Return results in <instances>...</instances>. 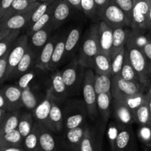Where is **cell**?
<instances>
[{"mask_svg": "<svg viewBox=\"0 0 151 151\" xmlns=\"http://www.w3.org/2000/svg\"><path fill=\"white\" fill-rule=\"evenodd\" d=\"M50 1V0H38V1H40V2H44V1Z\"/></svg>", "mask_w": 151, "mask_h": 151, "instance_id": "6125c7cd", "label": "cell"}, {"mask_svg": "<svg viewBox=\"0 0 151 151\" xmlns=\"http://www.w3.org/2000/svg\"><path fill=\"white\" fill-rule=\"evenodd\" d=\"M135 123L139 125H151V115L148 100H146L134 112Z\"/></svg>", "mask_w": 151, "mask_h": 151, "instance_id": "e575fe53", "label": "cell"}, {"mask_svg": "<svg viewBox=\"0 0 151 151\" xmlns=\"http://www.w3.org/2000/svg\"><path fill=\"white\" fill-rule=\"evenodd\" d=\"M53 100L54 96L52 91V88H50L47 91V94L44 100L38 103L37 107L32 112L35 122H38V124L49 130H50V114Z\"/></svg>", "mask_w": 151, "mask_h": 151, "instance_id": "8fae6325", "label": "cell"}, {"mask_svg": "<svg viewBox=\"0 0 151 151\" xmlns=\"http://www.w3.org/2000/svg\"><path fill=\"white\" fill-rule=\"evenodd\" d=\"M29 46V36L26 33L21 35L17 38L10 49L8 58V71H7V80L18 66L19 63L24 54Z\"/></svg>", "mask_w": 151, "mask_h": 151, "instance_id": "30bf717a", "label": "cell"}, {"mask_svg": "<svg viewBox=\"0 0 151 151\" xmlns=\"http://www.w3.org/2000/svg\"><path fill=\"white\" fill-rule=\"evenodd\" d=\"M134 148L135 136L131 125H121L116 143V151H134Z\"/></svg>", "mask_w": 151, "mask_h": 151, "instance_id": "ac0fdd59", "label": "cell"}, {"mask_svg": "<svg viewBox=\"0 0 151 151\" xmlns=\"http://www.w3.org/2000/svg\"><path fill=\"white\" fill-rule=\"evenodd\" d=\"M94 84L97 95L102 93H111L112 77L111 75L95 74Z\"/></svg>", "mask_w": 151, "mask_h": 151, "instance_id": "d6a6232c", "label": "cell"}, {"mask_svg": "<svg viewBox=\"0 0 151 151\" xmlns=\"http://www.w3.org/2000/svg\"><path fill=\"white\" fill-rule=\"evenodd\" d=\"M145 96L147 100H151V83L149 84L148 88H147V92L145 93Z\"/></svg>", "mask_w": 151, "mask_h": 151, "instance_id": "91938a15", "label": "cell"}, {"mask_svg": "<svg viewBox=\"0 0 151 151\" xmlns=\"http://www.w3.org/2000/svg\"><path fill=\"white\" fill-rule=\"evenodd\" d=\"M143 84L138 82L127 81L122 77L116 76L112 78L111 94L113 96H130L141 91Z\"/></svg>", "mask_w": 151, "mask_h": 151, "instance_id": "7c38bea8", "label": "cell"}, {"mask_svg": "<svg viewBox=\"0 0 151 151\" xmlns=\"http://www.w3.org/2000/svg\"><path fill=\"white\" fill-rule=\"evenodd\" d=\"M94 75L95 74L92 69L86 68L82 89L83 100L88 111V117L92 121L95 120L99 115L97 106V94L94 84Z\"/></svg>", "mask_w": 151, "mask_h": 151, "instance_id": "5b68a950", "label": "cell"}, {"mask_svg": "<svg viewBox=\"0 0 151 151\" xmlns=\"http://www.w3.org/2000/svg\"><path fill=\"white\" fill-rule=\"evenodd\" d=\"M88 122L78 128L63 132L62 145L67 151H79Z\"/></svg>", "mask_w": 151, "mask_h": 151, "instance_id": "4fadbf2b", "label": "cell"}, {"mask_svg": "<svg viewBox=\"0 0 151 151\" xmlns=\"http://www.w3.org/2000/svg\"><path fill=\"white\" fill-rule=\"evenodd\" d=\"M63 112V132L85 124L86 122V118L88 116L84 100L81 99H72L68 100L65 104Z\"/></svg>", "mask_w": 151, "mask_h": 151, "instance_id": "6da1fadb", "label": "cell"}, {"mask_svg": "<svg viewBox=\"0 0 151 151\" xmlns=\"http://www.w3.org/2000/svg\"><path fill=\"white\" fill-rule=\"evenodd\" d=\"M35 74L32 70L28 71L27 72L22 75V76L19 78V81H18L17 86L21 88L22 90L24 89L27 86H30V83L32 81L35 79Z\"/></svg>", "mask_w": 151, "mask_h": 151, "instance_id": "f907efd6", "label": "cell"}, {"mask_svg": "<svg viewBox=\"0 0 151 151\" xmlns=\"http://www.w3.org/2000/svg\"><path fill=\"white\" fill-rule=\"evenodd\" d=\"M111 0H94L96 4V7H97V15L99 16L102 10L109 4Z\"/></svg>", "mask_w": 151, "mask_h": 151, "instance_id": "db71d44e", "label": "cell"}, {"mask_svg": "<svg viewBox=\"0 0 151 151\" xmlns=\"http://www.w3.org/2000/svg\"><path fill=\"white\" fill-rule=\"evenodd\" d=\"M39 125L40 151H58L52 131Z\"/></svg>", "mask_w": 151, "mask_h": 151, "instance_id": "484cf974", "label": "cell"}, {"mask_svg": "<svg viewBox=\"0 0 151 151\" xmlns=\"http://www.w3.org/2000/svg\"><path fill=\"white\" fill-rule=\"evenodd\" d=\"M0 151H25L24 147H0Z\"/></svg>", "mask_w": 151, "mask_h": 151, "instance_id": "6f0895ef", "label": "cell"}, {"mask_svg": "<svg viewBox=\"0 0 151 151\" xmlns=\"http://www.w3.org/2000/svg\"><path fill=\"white\" fill-rule=\"evenodd\" d=\"M9 105L10 111L20 110L24 107L22 100V90L18 86L7 85L1 89Z\"/></svg>", "mask_w": 151, "mask_h": 151, "instance_id": "ffe728a7", "label": "cell"}, {"mask_svg": "<svg viewBox=\"0 0 151 151\" xmlns=\"http://www.w3.org/2000/svg\"><path fill=\"white\" fill-rule=\"evenodd\" d=\"M71 7L72 6L68 3L66 0L58 1L51 20V23L52 24L54 29L60 27L69 18L71 13Z\"/></svg>", "mask_w": 151, "mask_h": 151, "instance_id": "cb8c5ba5", "label": "cell"}, {"mask_svg": "<svg viewBox=\"0 0 151 151\" xmlns=\"http://www.w3.org/2000/svg\"><path fill=\"white\" fill-rule=\"evenodd\" d=\"M98 27V24H94L90 27L81 45L78 57L80 63L88 69H93L94 58L100 52Z\"/></svg>", "mask_w": 151, "mask_h": 151, "instance_id": "3957f363", "label": "cell"}, {"mask_svg": "<svg viewBox=\"0 0 151 151\" xmlns=\"http://www.w3.org/2000/svg\"><path fill=\"white\" fill-rule=\"evenodd\" d=\"M137 137L144 151H151V125H139Z\"/></svg>", "mask_w": 151, "mask_h": 151, "instance_id": "b9f144b4", "label": "cell"}, {"mask_svg": "<svg viewBox=\"0 0 151 151\" xmlns=\"http://www.w3.org/2000/svg\"><path fill=\"white\" fill-rule=\"evenodd\" d=\"M31 1H32L33 2H35V1H38V0H31Z\"/></svg>", "mask_w": 151, "mask_h": 151, "instance_id": "be15d7a7", "label": "cell"}, {"mask_svg": "<svg viewBox=\"0 0 151 151\" xmlns=\"http://www.w3.org/2000/svg\"><path fill=\"white\" fill-rule=\"evenodd\" d=\"M55 0H50V1H44V2L40 3L39 5L38 6L35 10L34 11V13H32V16L31 17L30 20L28 22L27 24L26 25V27H24V30L27 32L29 30V29L32 28V27L44 16L46 13V12L48 10V9L50 8V6L55 2Z\"/></svg>", "mask_w": 151, "mask_h": 151, "instance_id": "74e56055", "label": "cell"}, {"mask_svg": "<svg viewBox=\"0 0 151 151\" xmlns=\"http://www.w3.org/2000/svg\"><path fill=\"white\" fill-rule=\"evenodd\" d=\"M126 48L129 54L131 64L138 74L140 82L143 85H146L151 78L149 74L147 60L142 50L136 47L129 40L127 41Z\"/></svg>", "mask_w": 151, "mask_h": 151, "instance_id": "8992f818", "label": "cell"}, {"mask_svg": "<svg viewBox=\"0 0 151 151\" xmlns=\"http://www.w3.org/2000/svg\"><path fill=\"white\" fill-rule=\"evenodd\" d=\"M38 57V53L35 52L33 50L29 47V46H28V49L26 53L23 56L22 60H20L13 73L11 74L9 79L16 78L19 77L20 78L22 75L27 72L28 71H30L32 67L36 66Z\"/></svg>", "mask_w": 151, "mask_h": 151, "instance_id": "d6986e66", "label": "cell"}, {"mask_svg": "<svg viewBox=\"0 0 151 151\" xmlns=\"http://www.w3.org/2000/svg\"><path fill=\"white\" fill-rule=\"evenodd\" d=\"M51 81L52 85L50 88H52L53 96L56 100L60 101V103H63L67 97H69V94L67 87L62 77L61 71L56 70L52 75Z\"/></svg>", "mask_w": 151, "mask_h": 151, "instance_id": "603a6c76", "label": "cell"}, {"mask_svg": "<svg viewBox=\"0 0 151 151\" xmlns=\"http://www.w3.org/2000/svg\"><path fill=\"white\" fill-rule=\"evenodd\" d=\"M22 29H14L12 30L7 36L0 41V57L4 55L6 52L13 45L15 41L20 36Z\"/></svg>", "mask_w": 151, "mask_h": 151, "instance_id": "f6af8a7d", "label": "cell"}, {"mask_svg": "<svg viewBox=\"0 0 151 151\" xmlns=\"http://www.w3.org/2000/svg\"><path fill=\"white\" fill-rule=\"evenodd\" d=\"M40 3V1H36L23 11L12 13L10 15H4L0 18V41L7 36L12 30L24 29L30 20L32 13Z\"/></svg>", "mask_w": 151, "mask_h": 151, "instance_id": "7a4b0ae2", "label": "cell"}, {"mask_svg": "<svg viewBox=\"0 0 151 151\" xmlns=\"http://www.w3.org/2000/svg\"><path fill=\"white\" fill-rule=\"evenodd\" d=\"M148 36H149V39H150V41H149V42L146 44L145 47H144L142 52L143 53H144L145 57L146 58V60H147L149 74H150V76L151 78V38L150 37V35H149V33H148Z\"/></svg>", "mask_w": 151, "mask_h": 151, "instance_id": "816d5d0a", "label": "cell"}, {"mask_svg": "<svg viewBox=\"0 0 151 151\" xmlns=\"http://www.w3.org/2000/svg\"><path fill=\"white\" fill-rule=\"evenodd\" d=\"M0 109L10 111L8 103H7V100H6L5 97L1 91H0Z\"/></svg>", "mask_w": 151, "mask_h": 151, "instance_id": "11a10c76", "label": "cell"}, {"mask_svg": "<svg viewBox=\"0 0 151 151\" xmlns=\"http://www.w3.org/2000/svg\"><path fill=\"white\" fill-rule=\"evenodd\" d=\"M24 147V138L18 129L0 136V147Z\"/></svg>", "mask_w": 151, "mask_h": 151, "instance_id": "f1b7e54d", "label": "cell"}, {"mask_svg": "<svg viewBox=\"0 0 151 151\" xmlns=\"http://www.w3.org/2000/svg\"><path fill=\"white\" fill-rule=\"evenodd\" d=\"M81 35V28L80 27H76L69 31L67 34L66 40V53L65 58L69 57L73 54L76 49L77 46L80 41Z\"/></svg>", "mask_w": 151, "mask_h": 151, "instance_id": "836d02e7", "label": "cell"}, {"mask_svg": "<svg viewBox=\"0 0 151 151\" xmlns=\"http://www.w3.org/2000/svg\"><path fill=\"white\" fill-rule=\"evenodd\" d=\"M66 36H67V34L66 33L59 36L57 44L55 47L49 70L53 71L57 69L58 66L60 64L62 60L65 59Z\"/></svg>", "mask_w": 151, "mask_h": 151, "instance_id": "4316f807", "label": "cell"}, {"mask_svg": "<svg viewBox=\"0 0 151 151\" xmlns=\"http://www.w3.org/2000/svg\"><path fill=\"white\" fill-rule=\"evenodd\" d=\"M145 31H137L131 29L128 38V40H129L132 44H134L136 47L142 51L146 44L150 41L148 32L147 33H145Z\"/></svg>", "mask_w": 151, "mask_h": 151, "instance_id": "60d3db41", "label": "cell"}, {"mask_svg": "<svg viewBox=\"0 0 151 151\" xmlns=\"http://www.w3.org/2000/svg\"><path fill=\"white\" fill-rule=\"evenodd\" d=\"M127 27H119L113 29V47H112L111 60L126 46L128 35L131 29Z\"/></svg>", "mask_w": 151, "mask_h": 151, "instance_id": "d4e9b609", "label": "cell"}, {"mask_svg": "<svg viewBox=\"0 0 151 151\" xmlns=\"http://www.w3.org/2000/svg\"><path fill=\"white\" fill-rule=\"evenodd\" d=\"M112 109L114 117L119 124L122 125H131L135 123L133 111L119 99L113 97Z\"/></svg>", "mask_w": 151, "mask_h": 151, "instance_id": "9a60e30c", "label": "cell"}, {"mask_svg": "<svg viewBox=\"0 0 151 151\" xmlns=\"http://www.w3.org/2000/svg\"><path fill=\"white\" fill-rule=\"evenodd\" d=\"M86 69V68L80 63L77 58H74L61 71L69 97L79 94L83 89Z\"/></svg>", "mask_w": 151, "mask_h": 151, "instance_id": "277c9868", "label": "cell"}, {"mask_svg": "<svg viewBox=\"0 0 151 151\" xmlns=\"http://www.w3.org/2000/svg\"><path fill=\"white\" fill-rule=\"evenodd\" d=\"M113 97H116L122 100L134 113L141 105H142L147 100L145 93L142 91L137 93L135 94L130 96H113Z\"/></svg>", "mask_w": 151, "mask_h": 151, "instance_id": "1f68e13d", "label": "cell"}, {"mask_svg": "<svg viewBox=\"0 0 151 151\" xmlns=\"http://www.w3.org/2000/svg\"><path fill=\"white\" fill-rule=\"evenodd\" d=\"M14 0H1L0 6V18L4 16V13L10 9Z\"/></svg>", "mask_w": 151, "mask_h": 151, "instance_id": "f5cc1de1", "label": "cell"}, {"mask_svg": "<svg viewBox=\"0 0 151 151\" xmlns=\"http://www.w3.org/2000/svg\"><path fill=\"white\" fill-rule=\"evenodd\" d=\"M93 69H94L96 74L111 76V60L109 56L100 52L94 58Z\"/></svg>", "mask_w": 151, "mask_h": 151, "instance_id": "f546056e", "label": "cell"}, {"mask_svg": "<svg viewBox=\"0 0 151 151\" xmlns=\"http://www.w3.org/2000/svg\"><path fill=\"white\" fill-rule=\"evenodd\" d=\"M147 30H151V4L148 13V19H147Z\"/></svg>", "mask_w": 151, "mask_h": 151, "instance_id": "680465c9", "label": "cell"}, {"mask_svg": "<svg viewBox=\"0 0 151 151\" xmlns=\"http://www.w3.org/2000/svg\"><path fill=\"white\" fill-rule=\"evenodd\" d=\"M151 0H134L131 29L137 31L147 30V19Z\"/></svg>", "mask_w": 151, "mask_h": 151, "instance_id": "9c48e42d", "label": "cell"}, {"mask_svg": "<svg viewBox=\"0 0 151 151\" xmlns=\"http://www.w3.org/2000/svg\"><path fill=\"white\" fill-rule=\"evenodd\" d=\"M20 115L21 112L19 110L7 112L4 120L0 123V136L18 129Z\"/></svg>", "mask_w": 151, "mask_h": 151, "instance_id": "83f0119b", "label": "cell"}, {"mask_svg": "<svg viewBox=\"0 0 151 151\" xmlns=\"http://www.w3.org/2000/svg\"><path fill=\"white\" fill-rule=\"evenodd\" d=\"M59 36L60 35H54L50 37L49 41H47V44H45V46L43 47L42 50L38 54L35 68L43 71L49 70L55 47L57 44Z\"/></svg>", "mask_w": 151, "mask_h": 151, "instance_id": "e0dca14e", "label": "cell"}, {"mask_svg": "<svg viewBox=\"0 0 151 151\" xmlns=\"http://www.w3.org/2000/svg\"><path fill=\"white\" fill-rule=\"evenodd\" d=\"M60 102L54 97L50 114V131L55 133H62L63 128V112Z\"/></svg>", "mask_w": 151, "mask_h": 151, "instance_id": "7402d4cb", "label": "cell"}, {"mask_svg": "<svg viewBox=\"0 0 151 151\" xmlns=\"http://www.w3.org/2000/svg\"><path fill=\"white\" fill-rule=\"evenodd\" d=\"M33 3V1H31V0H14L11 7L4 13V15H10L12 13H17V12L23 11V10L27 9Z\"/></svg>", "mask_w": 151, "mask_h": 151, "instance_id": "bcb514c9", "label": "cell"}, {"mask_svg": "<svg viewBox=\"0 0 151 151\" xmlns=\"http://www.w3.org/2000/svg\"><path fill=\"white\" fill-rule=\"evenodd\" d=\"M113 97L111 93H102L97 95V106L100 121L106 125L111 115Z\"/></svg>", "mask_w": 151, "mask_h": 151, "instance_id": "44dd1931", "label": "cell"}, {"mask_svg": "<svg viewBox=\"0 0 151 151\" xmlns=\"http://www.w3.org/2000/svg\"><path fill=\"white\" fill-rule=\"evenodd\" d=\"M99 44H100V53L109 56L111 58L113 47V28L102 20L98 24Z\"/></svg>", "mask_w": 151, "mask_h": 151, "instance_id": "5bb4252c", "label": "cell"}, {"mask_svg": "<svg viewBox=\"0 0 151 151\" xmlns=\"http://www.w3.org/2000/svg\"><path fill=\"white\" fill-rule=\"evenodd\" d=\"M54 30L52 24L50 22L42 29L34 32L32 35L29 36V47L35 52L39 54L41 50L52 36V33Z\"/></svg>", "mask_w": 151, "mask_h": 151, "instance_id": "2e32d148", "label": "cell"}, {"mask_svg": "<svg viewBox=\"0 0 151 151\" xmlns=\"http://www.w3.org/2000/svg\"><path fill=\"white\" fill-rule=\"evenodd\" d=\"M126 52V46L111 59V77L119 76L121 74Z\"/></svg>", "mask_w": 151, "mask_h": 151, "instance_id": "ee69618b", "label": "cell"}, {"mask_svg": "<svg viewBox=\"0 0 151 151\" xmlns=\"http://www.w3.org/2000/svg\"><path fill=\"white\" fill-rule=\"evenodd\" d=\"M10 47L4 55L0 57V81L3 84L7 80V71H8V58L10 52Z\"/></svg>", "mask_w": 151, "mask_h": 151, "instance_id": "c3c4849f", "label": "cell"}, {"mask_svg": "<svg viewBox=\"0 0 151 151\" xmlns=\"http://www.w3.org/2000/svg\"><path fill=\"white\" fill-rule=\"evenodd\" d=\"M58 1V0H55V2L50 6V7L48 9V10L46 12L45 14H44V16H43L42 17H41V19H40L32 27V28H31L28 32H26V34L28 36H30V35H32L34 32L39 30V29H42L44 27H45L46 25L48 24L51 22L53 13H54L55 7V5L56 4H57Z\"/></svg>", "mask_w": 151, "mask_h": 151, "instance_id": "f35d334b", "label": "cell"}, {"mask_svg": "<svg viewBox=\"0 0 151 151\" xmlns=\"http://www.w3.org/2000/svg\"><path fill=\"white\" fill-rule=\"evenodd\" d=\"M22 100L23 106L27 111L32 112L38 105V98L32 91L30 86L22 90Z\"/></svg>", "mask_w": 151, "mask_h": 151, "instance_id": "ab89813d", "label": "cell"}, {"mask_svg": "<svg viewBox=\"0 0 151 151\" xmlns=\"http://www.w3.org/2000/svg\"><path fill=\"white\" fill-rule=\"evenodd\" d=\"M34 123H35V120H34L32 114L29 112H23V113L21 112L18 130L24 139L32 131Z\"/></svg>", "mask_w": 151, "mask_h": 151, "instance_id": "d590c367", "label": "cell"}, {"mask_svg": "<svg viewBox=\"0 0 151 151\" xmlns=\"http://www.w3.org/2000/svg\"><path fill=\"white\" fill-rule=\"evenodd\" d=\"M81 7L82 11H83L87 17L94 18L96 15H97L94 0H81Z\"/></svg>", "mask_w": 151, "mask_h": 151, "instance_id": "681fc988", "label": "cell"}, {"mask_svg": "<svg viewBox=\"0 0 151 151\" xmlns=\"http://www.w3.org/2000/svg\"><path fill=\"white\" fill-rule=\"evenodd\" d=\"M72 7H75L78 10H82L81 7V0H66Z\"/></svg>", "mask_w": 151, "mask_h": 151, "instance_id": "9f6ffc18", "label": "cell"}, {"mask_svg": "<svg viewBox=\"0 0 151 151\" xmlns=\"http://www.w3.org/2000/svg\"><path fill=\"white\" fill-rule=\"evenodd\" d=\"M106 125L101 121L94 126L88 123L81 142L79 151H100L101 150L102 137Z\"/></svg>", "mask_w": 151, "mask_h": 151, "instance_id": "52a82bcc", "label": "cell"}, {"mask_svg": "<svg viewBox=\"0 0 151 151\" xmlns=\"http://www.w3.org/2000/svg\"><path fill=\"white\" fill-rule=\"evenodd\" d=\"M24 148L25 151H40L39 125L35 122L32 131L24 139Z\"/></svg>", "mask_w": 151, "mask_h": 151, "instance_id": "4dcf8cb0", "label": "cell"}, {"mask_svg": "<svg viewBox=\"0 0 151 151\" xmlns=\"http://www.w3.org/2000/svg\"><path fill=\"white\" fill-rule=\"evenodd\" d=\"M120 126V124L115 119L110 121L108 124L107 137L111 151H116V143L119 136Z\"/></svg>", "mask_w": 151, "mask_h": 151, "instance_id": "7bdbcfd3", "label": "cell"}, {"mask_svg": "<svg viewBox=\"0 0 151 151\" xmlns=\"http://www.w3.org/2000/svg\"><path fill=\"white\" fill-rule=\"evenodd\" d=\"M148 103H149V107H150V115H151V100H148Z\"/></svg>", "mask_w": 151, "mask_h": 151, "instance_id": "94428289", "label": "cell"}, {"mask_svg": "<svg viewBox=\"0 0 151 151\" xmlns=\"http://www.w3.org/2000/svg\"><path fill=\"white\" fill-rule=\"evenodd\" d=\"M120 76L122 77L123 79L127 80V81H133V82L141 83L140 82L138 74H137V72H136L134 68L133 67L132 64H131V60H130L129 54H128L127 48L126 52H125V62H124L123 67H122V71H121Z\"/></svg>", "mask_w": 151, "mask_h": 151, "instance_id": "8d00e7d4", "label": "cell"}, {"mask_svg": "<svg viewBox=\"0 0 151 151\" xmlns=\"http://www.w3.org/2000/svg\"><path fill=\"white\" fill-rule=\"evenodd\" d=\"M99 16L113 29L119 27H131V22L123 10L110 1L109 4L103 9Z\"/></svg>", "mask_w": 151, "mask_h": 151, "instance_id": "ba28073f", "label": "cell"}, {"mask_svg": "<svg viewBox=\"0 0 151 151\" xmlns=\"http://www.w3.org/2000/svg\"><path fill=\"white\" fill-rule=\"evenodd\" d=\"M118 7H120L124 13L127 15L131 22H132L133 9H134V0H111Z\"/></svg>", "mask_w": 151, "mask_h": 151, "instance_id": "7dc6e473", "label": "cell"}, {"mask_svg": "<svg viewBox=\"0 0 151 151\" xmlns=\"http://www.w3.org/2000/svg\"><path fill=\"white\" fill-rule=\"evenodd\" d=\"M148 33H149V35H150V37L151 38V30H150V32H149Z\"/></svg>", "mask_w": 151, "mask_h": 151, "instance_id": "e7e4bbea", "label": "cell"}]
</instances>
